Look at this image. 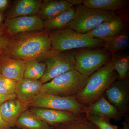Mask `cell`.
I'll return each instance as SVG.
<instances>
[{
	"mask_svg": "<svg viewBox=\"0 0 129 129\" xmlns=\"http://www.w3.org/2000/svg\"><path fill=\"white\" fill-rule=\"evenodd\" d=\"M68 2L71 4L73 6L74 5H76V6L78 5L83 4V0H67Z\"/></svg>",
	"mask_w": 129,
	"mask_h": 129,
	"instance_id": "obj_32",
	"label": "cell"
},
{
	"mask_svg": "<svg viewBox=\"0 0 129 129\" xmlns=\"http://www.w3.org/2000/svg\"></svg>",
	"mask_w": 129,
	"mask_h": 129,
	"instance_id": "obj_36",
	"label": "cell"
},
{
	"mask_svg": "<svg viewBox=\"0 0 129 129\" xmlns=\"http://www.w3.org/2000/svg\"><path fill=\"white\" fill-rule=\"evenodd\" d=\"M53 128V129H98L86 118L83 120L70 122Z\"/></svg>",
	"mask_w": 129,
	"mask_h": 129,
	"instance_id": "obj_25",
	"label": "cell"
},
{
	"mask_svg": "<svg viewBox=\"0 0 129 129\" xmlns=\"http://www.w3.org/2000/svg\"><path fill=\"white\" fill-rule=\"evenodd\" d=\"M128 14L119 11L111 19L103 22L85 34L88 36L103 41L121 34L128 29Z\"/></svg>",
	"mask_w": 129,
	"mask_h": 129,
	"instance_id": "obj_9",
	"label": "cell"
},
{
	"mask_svg": "<svg viewBox=\"0 0 129 129\" xmlns=\"http://www.w3.org/2000/svg\"><path fill=\"white\" fill-rule=\"evenodd\" d=\"M9 40L4 34L3 30L0 29V53L3 51L8 44Z\"/></svg>",
	"mask_w": 129,
	"mask_h": 129,
	"instance_id": "obj_28",
	"label": "cell"
},
{
	"mask_svg": "<svg viewBox=\"0 0 129 129\" xmlns=\"http://www.w3.org/2000/svg\"><path fill=\"white\" fill-rule=\"evenodd\" d=\"M129 44V36L127 29L117 36L103 40L102 47L104 50L112 54L124 50Z\"/></svg>",
	"mask_w": 129,
	"mask_h": 129,
	"instance_id": "obj_22",
	"label": "cell"
},
{
	"mask_svg": "<svg viewBox=\"0 0 129 129\" xmlns=\"http://www.w3.org/2000/svg\"><path fill=\"white\" fill-rule=\"evenodd\" d=\"M39 58L46 64L45 73L40 80L43 84L66 72L75 69L73 50L57 52L52 50Z\"/></svg>",
	"mask_w": 129,
	"mask_h": 129,
	"instance_id": "obj_7",
	"label": "cell"
},
{
	"mask_svg": "<svg viewBox=\"0 0 129 129\" xmlns=\"http://www.w3.org/2000/svg\"><path fill=\"white\" fill-rule=\"evenodd\" d=\"M75 69L83 76L89 77L109 62L112 54L101 47L73 50Z\"/></svg>",
	"mask_w": 129,
	"mask_h": 129,
	"instance_id": "obj_6",
	"label": "cell"
},
{
	"mask_svg": "<svg viewBox=\"0 0 129 129\" xmlns=\"http://www.w3.org/2000/svg\"><path fill=\"white\" fill-rule=\"evenodd\" d=\"M16 98L17 96L15 93L9 95L3 94L0 93V105L7 101Z\"/></svg>",
	"mask_w": 129,
	"mask_h": 129,
	"instance_id": "obj_29",
	"label": "cell"
},
{
	"mask_svg": "<svg viewBox=\"0 0 129 129\" xmlns=\"http://www.w3.org/2000/svg\"><path fill=\"white\" fill-rule=\"evenodd\" d=\"M88 107L86 114L88 115L116 121L120 120L123 117L115 106L111 104L104 95Z\"/></svg>",
	"mask_w": 129,
	"mask_h": 129,
	"instance_id": "obj_14",
	"label": "cell"
},
{
	"mask_svg": "<svg viewBox=\"0 0 129 129\" xmlns=\"http://www.w3.org/2000/svg\"><path fill=\"white\" fill-rule=\"evenodd\" d=\"M52 49L57 52L102 47L103 40L68 28L50 32Z\"/></svg>",
	"mask_w": 129,
	"mask_h": 129,
	"instance_id": "obj_3",
	"label": "cell"
},
{
	"mask_svg": "<svg viewBox=\"0 0 129 129\" xmlns=\"http://www.w3.org/2000/svg\"><path fill=\"white\" fill-rule=\"evenodd\" d=\"M74 17L66 28L81 34H86L93 30L100 24L111 19L118 12H109L92 9L83 4L75 7Z\"/></svg>",
	"mask_w": 129,
	"mask_h": 129,
	"instance_id": "obj_5",
	"label": "cell"
},
{
	"mask_svg": "<svg viewBox=\"0 0 129 129\" xmlns=\"http://www.w3.org/2000/svg\"><path fill=\"white\" fill-rule=\"evenodd\" d=\"M16 126L23 129H52L49 125L41 120L28 109L20 115Z\"/></svg>",
	"mask_w": 129,
	"mask_h": 129,
	"instance_id": "obj_21",
	"label": "cell"
},
{
	"mask_svg": "<svg viewBox=\"0 0 129 129\" xmlns=\"http://www.w3.org/2000/svg\"><path fill=\"white\" fill-rule=\"evenodd\" d=\"M6 27L7 32L11 35L39 32L45 28L44 20L40 16L36 15L8 19Z\"/></svg>",
	"mask_w": 129,
	"mask_h": 129,
	"instance_id": "obj_12",
	"label": "cell"
},
{
	"mask_svg": "<svg viewBox=\"0 0 129 129\" xmlns=\"http://www.w3.org/2000/svg\"><path fill=\"white\" fill-rule=\"evenodd\" d=\"M23 78L40 80L45 71L46 64L39 58L25 61Z\"/></svg>",
	"mask_w": 129,
	"mask_h": 129,
	"instance_id": "obj_23",
	"label": "cell"
},
{
	"mask_svg": "<svg viewBox=\"0 0 129 129\" xmlns=\"http://www.w3.org/2000/svg\"><path fill=\"white\" fill-rule=\"evenodd\" d=\"M2 20V16L1 14L0 13V24Z\"/></svg>",
	"mask_w": 129,
	"mask_h": 129,
	"instance_id": "obj_34",
	"label": "cell"
},
{
	"mask_svg": "<svg viewBox=\"0 0 129 129\" xmlns=\"http://www.w3.org/2000/svg\"><path fill=\"white\" fill-rule=\"evenodd\" d=\"M42 2L39 0L18 1L9 12L8 19L21 16L36 15L39 13Z\"/></svg>",
	"mask_w": 129,
	"mask_h": 129,
	"instance_id": "obj_17",
	"label": "cell"
},
{
	"mask_svg": "<svg viewBox=\"0 0 129 129\" xmlns=\"http://www.w3.org/2000/svg\"><path fill=\"white\" fill-rule=\"evenodd\" d=\"M128 0H83V5L92 9L106 11H120L129 5Z\"/></svg>",
	"mask_w": 129,
	"mask_h": 129,
	"instance_id": "obj_19",
	"label": "cell"
},
{
	"mask_svg": "<svg viewBox=\"0 0 129 129\" xmlns=\"http://www.w3.org/2000/svg\"><path fill=\"white\" fill-rule=\"evenodd\" d=\"M118 79L111 60L89 77L85 86L75 97L80 104L89 107L104 95L108 88Z\"/></svg>",
	"mask_w": 129,
	"mask_h": 129,
	"instance_id": "obj_2",
	"label": "cell"
},
{
	"mask_svg": "<svg viewBox=\"0 0 129 129\" xmlns=\"http://www.w3.org/2000/svg\"><path fill=\"white\" fill-rule=\"evenodd\" d=\"M73 6L65 0H46L42 2L39 12L44 21L53 18Z\"/></svg>",
	"mask_w": 129,
	"mask_h": 129,
	"instance_id": "obj_18",
	"label": "cell"
},
{
	"mask_svg": "<svg viewBox=\"0 0 129 129\" xmlns=\"http://www.w3.org/2000/svg\"><path fill=\"white\" fill-rule=\"evenodd\" d=\"M76 8L74 6L53 18L44 21V28L51 32L65 28L74 17Z\"/></svg>",
	"mask_w": 129,
	"mask_h": 129,
	"instance_id": "obj_20",
	"label": "cell"
},
{
	"mask_svg": "<svg viewBox=\"0 0 129 129\" xmlns=\"http://www.w3.org/2000/svg\"><path fill=\"white\" fill-rule=\"evenodd\" d=\"M88 120L96 126L98 129H118L117 126L112 124L110 120L106 118L100 117L86 114Z\"/></svg>",
	"mask_w": 129,
	"mask_h": 129,
	"instance_id": "obj_27",
	"label": "cell"
},
{
	"mask_svg": "<svg viewBox=\"0 0 129 129\" xmlns=\"http://www.w3.org/2000/svg\"><path fill=\"white\" fill-rule=\"evenodd\" d=\"M0 129H11V127L4 120L1 113H0Z\"/></svg>",
	"mask_w": 129,
	"mask_h": 129,
	"instance_id": "obj_30",
	"label": "cell"
},
{
	"mask_svg": "<svg viewBox=\"0 0 129 129\" xmlns=\"http://www.w3.org/2000/svg\"><path fill=\"white\" fill-rule=\"evenodd\" d=\"M111 60L112 62L114 69L118 75V79H125L128 77V55L118 53L112 54Z\"/></svg>",
	"mask_w": 129,
	"mask_h": 129,
	"instance_id": "obj_24",
	"label": "cell"
},
{
	"mask_svg": "<svg viewBox=\"0 0 129 129\" xmlns=\"http://www.w3.org/2000/svg\"><path fill=\"white\" fill-rule=\"evenodd\" d=\"M9 1L8 0H0V12L5 10L9 5Z\"/></svg>",
	"mask_w": 129,
	"mask_h": 129,
	"instance_id": "obj_31",
	"label": "cell"
},
{
	"mask_svg": "<svg viewBox=\"0 0 129 129\" xmlns=\"http://www.w3.org/2000/svg\"><path fill=\"white\" fill-rule=\"evenodd\" d=\"M29 111L51 127H56L84 119L86 114L79 115L69 112L42 108L29 107Z\"/></svg>",
	"mask_w": 129,
	"mask_h": 129,
	"instance_id": "obj_11",
	"label": "cell"
},
{
	"mask_svg": "<svg viewBox=\"0 0 129 129\" xmlns=\"http://www.w3.org/2000/svg\"><path fill=\"white\" fill-rule=\"evenodd\" d=\"M88 78L73 70L43 84L42 92L64 97H75L85 87Z\"/></svg>",
	"mask_w": 129,
	"mask_h": 129,
	"instance_id": "obj_4",
	"label": "cell"
},
{
	"mask_svg": "<svg viewBox=\"0 0 129 129\" xmlns=\"http://www.w3.org/2000/svg\"><path fill=\"white\" fill-rule=\"evenodd\" d=\"M52 50L50 32L45 29L21 35L9 41L3 56L26 61L39 58Z\"/></svg>",
	"mask_w": 129,
	"mask_h": 129,
	"instance_id": "obj_1",
	"label": "cell"
},
{
	"mask_svg": "<svg viewBox=\"0 0 129 129\" xmlns=\"http://www.w3.org/2000/svg\"><path fill=\"white\" fill-rule=\"evenodd\" d=\"M31 107L65 111L75 114H86L88 107L80 104L75 97H64L42 92L28 104Z\"/></svg>",
	"mask_w": 129,
	"mask_h": 129,
	"instance_id": "obj_8",
	"label": "cell"
},
{
	"mask_svg": "<svg viewBox=\"0 0 129 129\" xmlns=\"http://www.w3.org/2000/svg\"><path fill=\"white\" fill-rule=\"evenodd\" d=\"M123 129H129V122L127 121H124L123 123Z\"/></svg>",
	"mask_w": 129,
	"mask_h": 129,
	"instance_id": "obj_33",
	"label": "cell"
},
{
	"mask_svg": "<svg viewBox=\"0 0 129 129\" xmlns=\"http://www.w3.org/2000/svg\"><path fill=\"white\" fill-rule=\"evenodd\" d=\"M104 96L115 106L123 116L128 113L129 103L128 77L118 79L113 83L104 92Z\"/></svg>",
	"mask_w": 129,
	"mask_h": 129,
	"instance_id": "obj_10",
	"label": "cell"
},
{
	"mask_svg": "<svg viewBox=\"0 0 129 129\" xmlns=\"http://www.w3.org/2000/svg\"><path fill=\"white\" fill-rule=\"evenodd\" d=\"M29 108L28 104L16 99L7 101L0 105V113L11 127L16 126V122L23 112Z\"/></svg>",
	"mask_w": 129,
	"mask_h": 129,
	"instance_id": "obj_15",
	"label": "cell"
},
{
	"mask_svg": "<svg viewBox=\"0 0 129 129\" xmlns=\"http://www.w3.org/2000/svg\"><path fill=\"white\" fill-rule=\"evenodd\" d=\"M25 62L3 56L0 57V71L2 75L19 81L23 78Z\"/></svg>",
	"mask_w": 129,
	"mask_h": 129,
	"instance_id": "obj_16",
	"label": "cell"
},
{
	"mask_svg": "<svg viewBox=\"0 0 129 129\" xmlns=\"http://www.w3.org/2000/svg\"><path fill=\"white\" fill-rule=\"evenodd\" d=\"M18 82L2 75L0 76V93L5 95L15 93Z\"/></svg>",
	"mask_w": 129,
	"mask_h": 129,
	"instance_id": "obj_26",
	"label": "cell"
},
{
	"mask_svg": "<svg viewBox=\"0 0 129 129\" xmlns=\"http://www.w3.org/2000/svg\"><path fill=\"white\" fill-rule=\"evenodd\" d=\"M43 84L40 80L23 78L17 85L15 92L17 99L28 104L42 92Z\"/></svg>",
	"mask_w": 129,
	"mask_h": 129,
	"instance_id": "obj_13",
	"label": "cell"
},
{
	"mask_svg": "<svg viewBox=\"0 0 129 129\" xmlns=\"http://www.w3.org/2000/svg\"><path fill=\"white\" fill-rule=\"evenodd\" d=\"M1 75H2L1 73V71H0V76H1Z\"/></svg>",
	"mask_w": 129,
	"mask_h": 129,
	"instance_id": "obj_35",
	"label": "cell"
}]
</instances>
